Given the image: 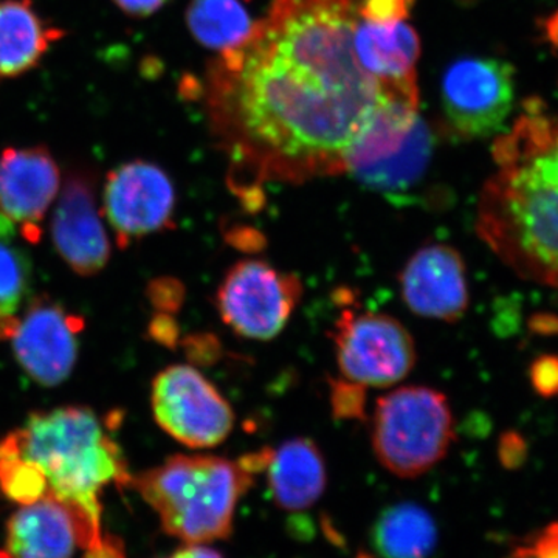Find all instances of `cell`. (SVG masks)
<instances>
[{
  "mask_svg": "<svg viewBox=\"0 0 558 558\" xmlns=\"http://www.w3.org/2000/svg\"><path fill=\"white\" fill-rule=\"evenodd\" d=\"M360 0H274L238 49L202 84L230 183L244 199L267 183L347 174L349 153L381 106L418 101L389 86L355 51Z\"/></svg>",
  "mask_w": 558,
  "mask_h": 558,
  "instance_id": "6da1fadb",
  "label": "cell"
},
{
  "mask_svg": "<svg viewBox=\"0 0 558 558\" xmlns=\"http://www.w3.org/2000/svg\"><path fill=\"white\" fill-rule=\"evenodd\" d=\"M119 444L90 409L36 411L21 428L0 439V492L31 505L54 498L78 510L102 538L101 494L109 484L130 486Z\"/></svg>",
  "mask_w": 558,
  "mask_h": 558,
  "instance_id": "7a4b0ae2",
  "label": "cell"
},
{
  "mask_svg": "<svg viewBox=\"0 0 558 558\" xmlns=\"http://www.w3.org/2000/svg\"><path fill=\"white\" fill-rule=\"evenodd\" d=\"M494 159L476 220L481 240L521 278L558 289V179L527 102L495 140Z\"/></svg>",
  "mask_w": 558,
  "mask_h": 558,
  "instance_id": "3957f363",
  "label": "cell"
},
{
  "mask_svg": "<svg viewBox=\"0 0 558 558\" xmlns=\"http://www.w3.org/2000/svg\"><path fill=\"white\" fill-rule=\"evenodd\" d=\"M270 449L238 461L175 454L132 476L130 486L156 510L161 527L191 545L229 537L238 502L266 469Z\"/></svg>",
  "mask_w": 558,
  "mask_h": 558,
  "instance_id": "277c9868",
  "label": "cell"
},
{
  "mask_svg": "<svg viewBox=\"0 0 558 558\" xmlns=\"http://www.w3.org/2000/svg\"><path fill=\"white\" fill-rule=\"evenodd\" d=\"M454 436L449 399L425 385L391 389L377 399L371 416L374 454L399 478H416L438 465Z\"/></svg>",
  "mask_w": 558,
  "mask_h": 558,
  "instance_id": "5b68a950",
  "label": "cell"
},
{
  "mask_svg": "<svg viewBox=\"0 0 558 558\" xmlns=\"http://www.w3.org/2000/svg\"><path fill=\"white\" fill-rule=\"evenodd\" d=\"M299 275L263 259H241L227 270L216 307L227 328L245 340H274L303 300Z\"/></svg>",
  "mask_w": 558,
  "mask_h": 558,
  "instance_id": "8992f818",
  "label": "cell"
},
{
  "mask_svg": "<svg viewBox=\"0 0 558 558\" xmlns=\"http://www.w3.org/2000/svg\"><path fill=\"white\" fill-rule=\"evenodd\" d=\"M330 339L341 379L363 388L398 385L417 362L416 341L410 330L381 312L344 310Z\"/></svg>",
  "mask_w": 558,
  "mask_h": 558,
  "instance_id": "52a82bcc",
  "label": "cell"
},
{
  "mask_svg": "<svg viewBox=\"0 0 558 558\" xmlns=\"http://www.w3.org/2000/svg\"><path fill=\"white\" fill-rule=\"evenodd\" d=\"M515 101L512 64L494 57H468L449 65L440 84V105L451 134L464 140L497 135Z\"/></svg>",
  "mask_w": 558,
  "mask_h": 558,
  "instance_id": "ba28073f",
  "label": "cell"
},
{
  "mask_svg": "<svg viewBox=\"0 0 558 558\" xmlns=\"http://www.w3.org/2000/svg\"><path fill=\"white\" fill-rule=\"evenodd\" d=\"M150 403L159 427L190 449L226 442L236 422L229 400L189 365L161 371L153 381Z\"/></svg>",
  "mask_w": 558,
  "mask_h": 558,
  "instance_id": "9c48e42d",
  "label": "cell"
},
{
  "mask_svg": "<svg viewBox=\"0 0 558 558\" xmlns=\"http://www.w3.org/2000/svg\"><path fill=\"white\" fill-rule=\"evenodd\" d=\"M175 190L156 163L128 161L109 172L102 189V215L121 248L172 227Z\"/></svg>",
  "mask_w": 558,
  "mask_h": 558,
  "instance_id": "30bf717a",
  "label": "cell"
},
{
  "mask_svg": "<svg viewBox=\"0 0 558 558\" xmlns=\"http://www.w3.org/2000/svg\"><path fill=\"white\" fill-rule=\"evenodd\" d=\"M83 328V319L53 300L39 296L17 319L11 336L14 355L33 380L43 387H57L72 374Z\"/></svg>",
  "mask_w": 558,
  "mask_h": 558,
  "instance_id": "8fae6325",
  "label": "cell"
},
{
  "mask_svg": "<svg viewBox=\"0 0 558 558\" xmlns=\"http://www.w3.org/2000/svg\"><path fill=\"white\" fill-rule=\"evenodd\" d=\"M398 281L403 303L418 317L454 323L469 311L468 269L451 245L433 242L416 250Z\"/></svg>",
  "mask_w": 558,
  "mask_h": 558,
  "instance_id": "7c38bea8",
  "label": "cell"
},
{
  "mask_svg": "<svg viewBox=\"0 0 558 558\" xmlns=\"http://www.w3.org/2000/svg\"><path fill=\"white\" fill-rule=\"evenodd\" d=\"M51 240L62 260L81 277L100 274L110 259V242L86 171L70 172L51 218Z\"/></svg>",
  "mask_w": 558,
  "mask_h": 558,
  "instance_id": "4fadbf2b",
  "label": "cell"
},
{
  "mask_svg": "<svg viewBox=\"0 0 558 558\" xmlns=\"http://www.w3.org/2000/svg\"><path fill=\"white\" fill-rule=\"evenodd\" d=\"M61 190V171L44 146L7 148L0 154V215L38 241V226Z\"/></svg>",
  "mask_w": 558,
  "mask_h": 558,
  "instance_id": "5bb4252c",
  "label": "cell"
},
{
  "mask_svg": "<svg viewBox=\"0 0 558 558\" xmlns=\"http://www.w3.org/2000/svg\"><path fill=\"white\" fill-rule=\"evenodd\" d=\"M101 539L78 510L60 499L40 498L10 517L5 553L10 558H72L76 546L92 549Z\"/></svg>",
  "mask_w": 558,
  "mask_h": 558,
  "instance_id": "9a60e30c",
  "label": "cell"
},
{
  "mask_svg": "<svg viewBox=\"0 0 558 558\" xmlns=\"http://www.w3.org/2000/svg\"><path fill=\"white\" fill-rule=\"evenodd\" d=\"M264 470L275 505L289 512L311 509L328 483L322 450L315 440L304 436L270 449Z\"/></svg>",
  "mask_w": 558,
  "mask_h": 558,
  "instance_id": "2e32d148",
  "label": "cell"
},
{
  "mask_svg": "<svg viewBox=\"0 0 558 558\" xmlns=\"http://www.w3.org/2000/svg\"><path fill=\"white\" fill-rule=\"evenodd\" d=\"M354 44L363 68L376 78L400 89H417L421 39L407 21L379 24L359 16Z\"/></svg>",
  "mask_w": 558,
  "mask_h": 558,
  "instance_id": "e0dca14e",
  "label": "cell"
},
{
  "mask_svg": "<svg viewBox=\"0 0 558 558\" xmlns=\"http://www.w3.org/2000/svg\"><path fill=\"white\" fill-rule=\"evenodd\" d=\"M61 36L32 0H0V78L31 72Z\"/></svg>",
  "mask_w": 558,
  "mask_h": 558,
  "instance_id": "ac0fdd59",
  "label": "cell"
},
{
  "mask_svg": "<svg viewBox=\"0 0 558 558\" xmlns=\"http://www.w3.org/2000/svg\"><path fill=\"white\" fill-rule=\"evenodd\" d=\"M436 542L435 520L414 502L385 509L373 526V548L380 558H429Z\"/></svg>",
  "mask_w": 558,
  "mask_h": 558,
  "instance_id": "d6986e66",
  "label": "cell"
},
{
  "mask_svg": "<svg viewBox=\"0 0 558 558\" xmlns=\"http://www.w3.org/2000/svg\"><path fill=\"white\" fill-rule=\"evenodd\" d=\"M433 153V135L427 123L417 117L410 134L398 149L354 172L371 189L402 191L410 189L427 170Z\"/></svg>",
  "mask_w": 558,
  "mask_h": 558,
  "instance_id": "ffe728a7",
  "label": "cell"
},
{
  "mask_svg": "<svg viewBox=\"0 0 558 558\" xmlns=\"http://www.w3.org/2000/svg\"><path fill=\"white\" fill-rule=\"evenodd\" d=\"M186 25L205 49L226 53L247 40L255 22L242 0H191Z\"/></svg>",
  "mask_w": 558,
  "mask_h": 558,
  "instance_id": "44dd1931",
  "label": "cell"
},
{
  "mask_svg": "<svg viewBox=\"0 0 558 558\" xmlns=\"http://www.w3.org/2000/svg\"><path fill=\"white\" fill-rule=\"evenodd\" d=\"M16 236V223L0 215V318L13 317L32 289L31 253Z\"/></svg>",
  "mask_w": 558,
  "mask_h": 558,
  "instance_id": "7402d4cb",
  "label": "cell"
},
{
  "mask_svg": "<svg viewBox=\"0 0 558 558\" xmlns=\"http://www.w3.org/2000/svg\"><path fill=\"white\" fill-rule=\"evenodd\" d=\"M366 388L344 379L330 384V407L339 418L365 417Z\"/></svg>",
  "mask_w": 558,
  "mask_h": 558,
  "instance_id": "603a6c76",
  "label": "cell"
},
{
  "mask_svg": "<svg viewBox=\"0 0 558 558\" xmlns=\"http://www.w3.org/2000/svg\"><path fill=\"white\" fill-rule=\"evenodd\" d=\"M414 0H360V16L379 24L407 21Z\"/></svg>",
  "mask_w": 558,
  "mask_h": 558,
  "instance_id": "cb8c5ba5",
  "label": "cell"
},
{
  "mask_svg": "<svg viewBox=\"0 0 558 558\" xmlns=\"http://www.w3.org/2000/svg\"><path fill=\"white\" fill-rule=\"evenodd\" d=\"M512 558H558V521L543 529L526 545L520 546Z\"/></svg>",
  "mask_w": 558,
  "mask_h": 558,
  "instance_id": "d4e9b609",
  "label": "cell"
},
{
  "mask_svg": "<svg viewBox=\"0 0 558 558\" xmlns=\"http://www.w3.org/2000/svg\"><path fill=\"white\" fill-rule=\"evenodd\" d=\"M534 106L539 138H542L543 148H545L550 167L558 179V116L546 113L545 108L538 101H534Z\"/></svg>",
  "mask_w": 558,
  "mask_h": 558,
  "instance_id": "484cf974",
  "label": "cell"
},
{
  "mask_svg": "<svg viewBox=\"0 0 558 558\" xmlns=\"http://www.w3.org/2000/svg\"><path fill=\"white\" fill-rule=\"evenodd\" d=\"M531 380L535 391L545 398L558 395V357L545 355L532 363Z\"/></svg>",
  "mask_w": 558,
  "mask_h": 558,
  "instance_id": "4316f807",
  "label": "cell"
},
{
  "mask_svg": "<svg viewBox=\"0 0 558 558\" xmlns=\"http://www.w3.org/2000/svg\"><path fill=\"white\" fill-rule=\"evenodd\" d=\"M149 299L157 310L172 312L178 310L183 301L182 286L178 284L174 279H157L149 286Z\"/></svg>",
  "mask_w": 558,
  "mask_h": 558,
  "instance_id": "83f0119b",
  "label": "cell"
},
{
  "mask_svg": "<svg viewBox=\"0 0 558 558\" xmlns=\"http://www.w3.org/2000/svg\"><path fill=\"white\" fill-rule=\"evenodd\" d=\"M113 3L132 17H148L157 13L167 0H113Z\"/></svg>",
  "mask_w": 558,
  "mask_h": 558,
  "instance_id": "f1b7e54d",
  "label": "cell"
},
{
  "mask_svg": "<svg viewBox=\"0 0 558 558\" xmlns=\"http://www.w3.org/2000/svg\"><path fill=\"white\" fill-rule=\"evenodd\" d=\"M84 558H126V553H124V545L120 538L113 537V535H102L100 545L87 549Z\"/></svg>",
  "mask_w": 558,
  "mask_h": 558,
  "instance_id": "f546056e",
  "label": "cell"
},
{
  "mask_svg": "<svg viewBox=\"0 0 558 558\" xmlns=\"http://www.w3.org/2000/svg\"><path fill=\"white\" fill-rule=\"evenodd\" d=\"M149 332L154 340L159 341L161 344H167V347H171L175 341V337H178L174 322L168 315H159V317L154 318L153 323H150Z\"/></svg>",
  "mask_w": 558,
  "mask_h": 558,
  "instance_id": "4dcf8cb0",
  "label": "cell"
},
{
  "mask_svg": "<svg viewBox=\"0 0 558 558\" xmlns=\"http://www.w3.org/2000/svg\"><path fill=\"white\" fill-rule=\"evenodd\" d=\"M171 558H222V556H220L218 550L207 548V546L191 545L189 543V546L180 548Z\"/></svg>",
  "mask_w": 558,
  "mask_h": 558,
  "instance_id": "1f68e13d",
  "label": "cell"
},
{
  "mask_svg": "<svg viewBox=\"0 0 558 558\" xmlns=\"http://www.w3.org/2000/svg\"><path fill=\"white\" fill-rule=\"evenodd\" d=\"M17 318H0V339L2 337L13 336L14 329H16Z\"/></svg>",
  "mask_w": 558,
  "mask_h": 558,
  "instance_id": "d6a6232c",
  "label": "cell"
},
{
  "mask_svg": "<svg viewBox=\"0 0 558 558\" xmlns=\"http://www.w3.org/2000/svg\"><path fill=\"white\" fill-rule=\"evenodd\" d=\"M0 558H10V557H9V554L5 553V550H2V553H0Z\"/></svg>",
  "mask_w": 558,
  "mask_h": 558,
  "instance_id": "836d02e7",
  "label": "cell"
}]
</instances>
